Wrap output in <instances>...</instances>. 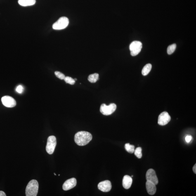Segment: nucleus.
<instances>
[{
    "instance_id": "1",
    "label": "nucleus",
    "mask_w": 196,
    "mask_h": 196,
    "mask_svg": "<svg viewBox=\"0 0 196 196\" xmlns=\"http://www.w3.org/2000/svg\"><path fill=\"white\" fill-rule=\"evenodd\" d=\"M92 136L89 132L80 131L76 133L74 136V141L78 145L83 146L88 144L92 140Z\"/></svg>"
},
{
    "instance_id": "2",
    "label": "nucleus",
    "mask_w": 196,
    "mask_h": 196,
    "mask_svg": "<svg viewBox=\"0 0 196 196\" xmlns=\"http://www.w3.org/2000/svg\"><path fill=\"white\" fill-rule=\"evenodd\" d=\"M39 189V184L36 180L33 179L29 182L26 189L27 196H37Z\"/></svg>"
},
{
    "instance_id": "3",
    "label": "nucleus",
    "mask_w": 196,
    "mask_h": 196,
    "mask_svg": "<svg viewBox=\"0 0 196 196\" xmlns=\"http://www.w3.org/2000/svg\"><path fill=\"white\" fill-rule=\"evenodd\" d=\"M69 23L68 19L66 17H62L53 24V28L55 30H61L66 28Z\"/></svg>"
},
{
    "instance_id": "4",
    "label": "nucleus",
    "mask_w": 196,
    "mask_h": 196,
    "mask_svg": "<svg viewBox=\"0 0 196 196\" xmlns=\"http://www.w3.org/2000/svg\"><path fill=\"white\" fill-rule=\"evenodd\" d=\"M117 106L115 104L112 103L109 105H107L105 104H102L100 107V111L103 115L108 116L111 115L115 112Z\"/></svg>"
},
{
    "instance_id": "5",
    "label": "nucleus",
    "mask_w": 196,
    "mask_h": 196,
    "mask_svg": "<svg viewBox=\"0 0 196 196\" xmlns=\"http://www.w3.org/2000/svg\"><path fill=\"white\" fill-rule=\"evenodd\" d=\"M143 44L140 41H135L130 44L129 49L132 56H135L138 55L141 51Z\"/></svg>"
},
{
    "instance_id": "6",
    "label": "nucleus",
    "mask_w": 196,
    "mask_h": 196,
    "mask_svg": "<svg viewBox=\"0 0 196 196\" xmlns=\"http://www.w3.org/2000/svg\"><path fill=\"white\" fill-rule=\"evenodd\" d=\"M56 137L52 136L48 138L46 147V150L48 154H52L53 153L56 145Z\"/></svg>"
},
{
    "instance_id": "7",
    "label": "nucleus",
    "mask_w": 196,
    "mask_h": 196,
    "mask_svg": "<svg viewBox=\"0 0 196 196\" xmlns=\"http://www.w3.org/2000/svg\"><path fill=\"white\" fill-rule=\"evenodd\" d=\"M146 179L147 181L151 182L154 184L157 185L158 183V179L156 175L155 172L153 169H149L146 173Z\"/></svg>"
},
{
    "instance_id": "8",
    "label": "nucleus",
    "mask_w": 196,
    "mask_h": 196,
    "mask_svg": "<svg viewBox=\"0 0 196 196\" xmlns=\"http://www.w3.org/2000/svg\"><path fill=\"white\" fill-rule=\"evenodd\" d=\"M171 120V117L167 112H162L159 115L158 123L160 125H165Z\"/></svg>"
},
{
    "instance_id": "9",
    "label": "nucleus",
    "mask_w": 196,
    "mask_h": 196,
    "mask_svg": "<svg viewBox=\"0 0 196 196\" xmlns=\"http://www.w3.org/2000/svg\"><path fill=\"white\" fill-rule=\"evenodd\" d=\"M3 105L8 107H13L17 104L16 101L12 97L8 96L2 97L1 99Z\"/></svg>"
},
{
    "instance_id": "10",
    "label": "nucleus",
    "mask_w": 196,
    "mask_h": 196,
    "mask_svg": "<svg viewBox=\"0 0 196 196\" xmlns=\"http://www.w3.org/2000/svg\"><path fill=\"white\" fill-rule=\"evenodd\" d=\"M99 190L104 192H108L111 189L112 185L111 182L108 180L102 181L98 185Z\"/></svg>"
},
{
    "instance_id": "11",
    "label": "nucleus",
    "mask_w": 196,
    "mask_h": 196,
    "mask_svg": "<svg viewBox=\"0 0 196 196\" xmlns=\"http://www.w3.org/2000/svg\"><path fill=\"white\" fill-rule=\"evenodd\" d=\"M77 184V181L75 178H72L67 180L62 185L63 190L67 191L74 188Z\"/></svg>"
},
{
    "instance_id": "12",
    "label": "nucleus",
    "mask_w": 196,
    "mask_h": 196,
    "mask_svg": "<svg viewBox=\"0 0 196 196\" xmlns=\"http://www.w3.org/2000/svg\"><path fill=\"white\" fill-rule=\"evenodd\" d=\"M146 185L147 193L149 195H153L155 193L157 188H156V185L154 183L151 182L147 181L146 183Z\"/></svg>"
},
{
    "instance_id": "13",
    "label": "nucleus",
    "mask_w": 196,
    "mask_h": 196,
    "mask_svg": "<svg viewBox=\"0 0 196 196\" xmlns=\"http://www.w3.org/2000/svg\"><path fill=\"white\" fill-rule=\"evenodd\" d=\"M132 181L131 177L128 175L124 176L122 180L123 187L126 189H128L131 187Z\"/></svg>"
},
{
    "instance_id": "14",
    "label": "nucleus",
    "mask_w": 196,
    "mask_h": 196,
    "mask_svg": "<svg viewBox=\"0 0 196 196\" xmlns=\"http://www.w3.org/2000/svg\"><path fill=\"white\" fill-rule=\"evenodd\" d=\"M18 3L23 7L31 6L35 4L36 0H19Z\"/></svg>"
},
{
    "instance_id": "15",
    "label": "nucleus",
    "mask_w": 196,
    "mask_h": 196,
    "mask_svg": "<svg viewBox=\"0 0 196 196\" xmlns=\"http://www.w3.org/2000/svg\"><path fill=\"white\" fill-rule=\"evenodd\" d=\"M152 65L150 64H147L143 68L142 71V74L143 76H146L151 70Z\"/></svg>"
},
{
    "instance_id": "16",
    "label": "nucleus",
    "mask_w": 196,
    "mask_h": 196,
    "mask_svg": "<svg viewBox=\"0 0 196 196\" xmlns=\"http://www.w3.org/2000/svg\"><path fill=\"white\" fill-rule=\"evenodd\" d=\"M98 78L99 74H98L95 73L90 74L88 76V80L91 83H94L98 80Z\"/></svg>"
},
{
    "instance_id": "17",
    "label": "nucleus",
    "mask_w": 196,
    "mask_h": 196,
    "mask_svg": "<svg viewBox=\"0 0 196 196\" xmlns=\"http://www.w3.org/2000/svg\"><path fill=\"white\" fill-rule=\"evenodd\" d=\"M125 149L126 151L130 153H133L134 152L135 147L134 145H130L129 143L125 144Z\"/></svg>"
},
{
    "instance_id": "18",
    "label": "nucleus",
    "mask_w": 196,
    "mask_h": 196,
    "mask_svg": "<svg viewBox=\"0 0 196 196\" xmlns=\"http://www.w3.org/2000/svg\"><path fill=\"white\" fill-rule=\"evenodd\" d=\"M176 44H171L168 46L167 49V53L168 54L171 55L174 53L176 49Z\"/></svg>"
},
{
    "instance_id": "19",
    "label": "nucleus",
    "mask_w": 196,
    "mask_h": 196,
    "mask_svg": "<svg viewBox=\"0 0 196 196\" xmlns=\"http://www.w3.org/2000/svg\"><path fill=\"white\" fill-rule=\"evenodd\" d=\"M142 148L140 147H137L134 150L135 155L138 158H141L142 157Z\"/></svg>"
},
{
    "instance_id": "20",
    "label": "nucleus",
    "mask_w": 196,
    "mask_h": 196,
    "mask_svg": "<svg viewBox=\"0 0 196 196\" xmlns=\"http://www.w3.org/2000/svg\"><path fill=\"white\" fill-rule=\"evenodd\" d=\"M64 80L66 83L71 85H74L75 83V81L74 80L72 77H69V76L65 77Z\"/></svg>"
},
{
    "instance_id": "21",
    "label": "nucleus",
    "mask_w": 196,
    "mask_h": 196,
    "mask_svg": "<svg viewBox=\"0 0 196 196\" xmlns=\"http://www.w3.org/2000/svg\"><path fill=\"white\" fill-rule=\"evenodd\" d=\"M55 74L57 77L61 80H64L65 77V74H62V73L60 72H55Z\"/></svg>"
},
{
    "instance_id": "22",
    "label": "nucleus",
    "mask_w": 196,
    "mask_h": 196,
    "mask_svg": "<svg viewBox=\"0 0 196 196\" xmlns=\"http://www.w3.org/2000/svg\"><path fill=\"white\" fill-rule=\"evenodd\" d=\"M24 90V88L23 86H22L21 85H19L16 89V91L20 94H22Z\"/></svg>"
},
{
    "instance_id": "23",
    "label": "nucleus",
    "mask_w": 196,
    "mask_h": 196,
    "mask_svg": "<svg viewBox=\"0 0 196 196\" xmlns=\"http://www.w3.org/2000/svg\"><path fill=\"white\" fill-rule=\"evenodd\" d=\"M192 139V138L191 136H187L185 137V141L187 142V143H189Z\"/></svg>"
},
{
    "instance_id": "24",
    "label": "nucleus",
    "mask_w": 196,
    "mask_h": 196,
    "mask_svg": "<svg viewBox=\"0 0 196 196\" xmlns=\"http://www.w3.org/2000/svg\"><path fill=\"white\" fill-rule=\"evenodd\" d=\"M6 194L3 191H0V196H6Z\"/></svg>"
},
{
    "instance_id": "25",
    "label": "nucleus",
    "mask_w": 196,
    "mask_h": 196,
    "mask_svg": "<svg viewBox=\"0 0 196 196\" xmlns=\"http://www.w3.org/2000/svg\"><path fill=\"white\" fill-rule=\"evenodd\" d=\"M196 164H195V165H194L193 166V169H192V170H193V171H194V172L195 173V174H196Z\"/></svg>"
},
{
    "instance_id": "26",
    "label": "nucleus",
    "mask_w": 196,
    "mask_h": 196,
    "mask_svg": "<svg viewBox=\"0 0 196 196\" xmlns=\"http://www.w3.org/2000/svg\"><path fill=\"white\" fill-rule=\"evenodd\" d=\"M74 80H75V81L77 80V79H75Z\"/></svg>"
},
{
    "instance_id": "27",
    "label": "nucleus",
    "mask_w": 196,
    "mask_h": 196,
    "mask_svg": "<svg viewBox=\"0 0 196 196\" xmlns=\"http://www.w3.org/2000/svg\"><path fill=\"white\" fill-rule=\"evenodd\" d=\"M54 175H55V176H56V174H55V173H54Z\"/></svg>"
},
{
    "instance_id": "28",
    "label": "nucleus",
    "mask_w": 196,
    "mask_h": 196,
    "mask_svg": "<svg viewBox=\"0 0 196 196\" xmlns=\"http://www.w3.org/2000/svg\"><path fill=\"white\" fill-rule=\"evenodd\" d=\"M133 176H132L131 177H133Z\"/></svg>"
}]
</instances>
